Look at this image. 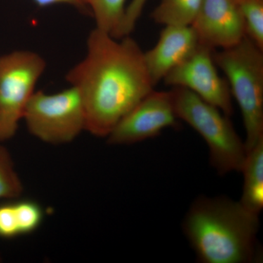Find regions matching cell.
Segmentation results:
<instances>
[{"label":"cell","mask_w":263,"mask_h":263,"mask_svg":"<svg viewBox=\"0 0 263 263\" xmlns=\"http://www.w3.org/2000/svg\"><path fill=\"white\" fill-rule=\"evenodd\" d=\"M215 51L199 44L186 60L164 78L166 85L190 90L230 117L233 114L232 95L226 79L219 76L213 58Z\"/></svg>","instance_id":"52a82bcc"},{"label":"cell","mask_w":263,"mask_h":263,"mask_svg":"<svg viewBox=\"0 0 263 263\" xmlns=\"http://www.w3.org/2000/svg\"><path fill=\"white\" fill-rule=\"evenodd\" d=\"M22 181L8 150L0 145V200L14 199L23 193Z\"/></svg>","instance_id":"9a60e30c"},{"label":"cell","mask_w":263,"mask_h":263,"mask_svg":"<svg viewBox=\"0 0 263 263\" xmlns=\"http://www.w3.org/2000/svg\"><path fill=\"white\" fill-rule=\"evenodd\" d=\"M199 44L191 25L165 26L155 47L144 53L145 63L154 86L190 56Z\"/></svg>","instance_id":"30bf717a"},{"label":"cell","mask_w":263,"mask_h":263,"mask_svg":"<svg viewBox=\"0 0 263 263\" xmlns=\"http://www.w3.org/2000/svg\"><path fill=\"white\" fill-rule=\"evenodd\" d=\"M23 120L32 136L48 144L70 143L86 130L84 103L72 86L55 94L34 91Z\"/></svg>","instance_id":"5b68a950"},{"label":"cell","mask_w":263,"mask_h":263,"mask_svg":"<svg viewBox=\"0 0 263 263\" xmlns=\"http://www.w3.org/2000/svg\"><path fill=\"white\" fill-rule=\"evenodd\" d=\"M32 1L40 8H46V7L58 4H66L72 5L77 9L89 11L82 0H32Z\"/></svg>","instance_id":"d6986e66"},{"label":"cell","mask_w":263,"mask_h":263,"mask_svg":"<svg viewBox=\"0 0 263 263\" xmlns=\"http://www.w3.org/2000/svg\"><path fill=\"white\" fill-rule=\"evenodd\" d=\"M46 67L35 52L20 50L0 55V142L14 137Z\"/></svg>","instance_id":"8992f818"},{"label":"cell","mask_w":263,"mask_h":263,"mask_svg":"<svg viewBox=\"0 0 263 263\" xmlns=\"http://www.w3.org/2000/svg\"><path fill=\"white\" fill-rule=\"evenodd\" d=\"M262 51L246 36L238 44L213 53L216 65L226 76L232 97L239 105L247 152L263 138Z\"/></svg>","instance_id":"3957f363"},{"label":"cell","mask_w":263,"mask_h":263,"mask_svg":"<svg viewBox=\"0 0 263 263\" xmlns=\"http://www.w3.org/2000/svg\"><path fill=\"white\" fill-rule=\"evenodd\" d=\"M86 56L66 76L79 91L86 114V131L107 137L155 86L144 52L128 35L116 39L95 28L88 37Z\"/></svg>","instance_id":"6da1fadb"},{"label":"cell","mask_w":263,"mask_h":263,"mask_svg":"<svg viewBox=\"0 0 263 263\" xmlns=\"http://www.w3.org/2000/svg\"><path fill=\"white\" fill-rule=\"evenodd\" d=\"M20 235L29 234L42 224V207L32 200H20L13 202Z\"/></svg>","instance_id":"2e32d148"},{"label":"cell","mask_w":263,"mask_h":263,"mask_svg":"<svg viewBox=\"0 0 263 263\" xmlns=\"http://www.w3.org/2000/svg\"><path fill=\"white\" fill-rule=\"evenodd\" d=\"M240 173L243 185L239 202L249 212L259 215L263 209V138L247 152Z\"/></svg>","instance_id":"8fae6325"},{"label":"cell","mask_w":263,"mask_h":263,"mask_svg":"<svg viewBox=\"0 0 263 263\" xmlns=\"http://www.w3.org/2000/svg\"><path fill=\"white\" fill-rule=\"evenodd\" d=\"M1 259H2V258H1V255H0V261H1Z\"/></svg>","instance_id":"ffe728a7"},{"label":"cell","mask_w":263,"mask_h":263,"mask_svg":"<svg viewBox=\"0 0 263 263\" xmlns=\"http://www.w3.org/2000/svg\"><path fill=\"white\" fill-rule=\"evenodd\" d=\"M191 26L200 44L214 50L232 47L246 37L245 23L235 0H202Z\"/></svg>","instance_id":"9c48e42d"},{"label":"cell","mask_w":263,"mask_h":263,"mask_svg":"<svg viewBox=\"0 0 263 263\" xmlns=\"http://www.w3.org/2000/svg\"><path fill=\"white\" fill-rule=\"evenodd\" d=\"M259 216L229 197L200 196L185 215L183 231L200 262H254Z\"/></svg>","instance_id":"7a4b0ae2"},{"label":"cell","mask_w":263,"mask_h":263,"mask_svg":"<svg viewBox=\"0 0 263 263\" xmlns=\"http://www.w3.org/2000/svg\"><path fill=\"white\" fill-rule=\"evenodd\" d=\"M94 17L96 27L119 39V31L125 15L127 0H82Z\"/></svg>","instance_id":"7c38bea8"},{"label":"cell","mask_w":263,"mask_h":263,"mask_svg":"<svg viewBox=\"0 0 263 263\" xmlns=\"http://www.w3.org/2000/svg\"><path fill=\"white\" fill-rule=\"evenodd\" d=\"M171 91L178 119L187 123L203 138L209 147L211 164L218 174L241 172L247 148L230 117L190 90L174 87Z\"/></svg>","instance_id":"277c9868"},{"label":"cell","mask_w":263,"mask_h":263,"mask_svg":"<svg viewBox=\"0 0 263 263\" xmlns=\"http://www.w3.org/2000/svg\"><path fill=\"white\" fill-rule=\"evenodd\" d=\"M148 0H132L126 8L124 21L119 31V39L129 35L136 27Z\"/></svg>","instance_id":"ac0fdd59"},{"label":"cell","mask_w":263,"mask_h":263,"mask_svg":"<svg viewBox=\"0 0 263 263\" xmlns=\"http://www.w3.org/2000/svg\"><path fill=\"white\" fill-rule=\"evenodd\" d=\"M239 8L246 36L263 50V0H235Z\"/></svg>","instance_id":"5bb4252c"},{"label":"cell","mask_w":263,"mask_h":263,"mask_svg":"<svg viewBox=\"0 0 263 263\" xmlns=\"http://www.w3.org/2000/svg\"><path fill=\"white\" fill-rule=\"evenodd\" d=\"M177 119L171 91L153 90L118 122L106 137L108 143L122 146L146 141L166 128L177 127Z\"/></svg>","instance_id":"ba28073f"},{"label":"cell","mask_w":263,"mask_h":263,"mask_svg":"<svg viewBox=\"0 0 263 263\" xmlns=\"http://www.w3.org/2000/svg\"><path fill=\"white\" fill-rule=\"evenodd\" d=\"M20 235L14 204L0 205V237L13 238Z\"/></svg>","instance_id":"e0dca14e"},{"label":"cell","mask_w":263,"mask_h":263,"mask_svg":"<svg viewBox=\"0 0 263 263\" xmlns=\"http://www.w3.org/2000/svg\"><path fill=\"white\" fill-rule=\"evenodd\" d=\"M202 3V0H160L151 17L164 26L191 25Z\"/></svg>","instance_id":"4fadbf2b"}]
</instances>
